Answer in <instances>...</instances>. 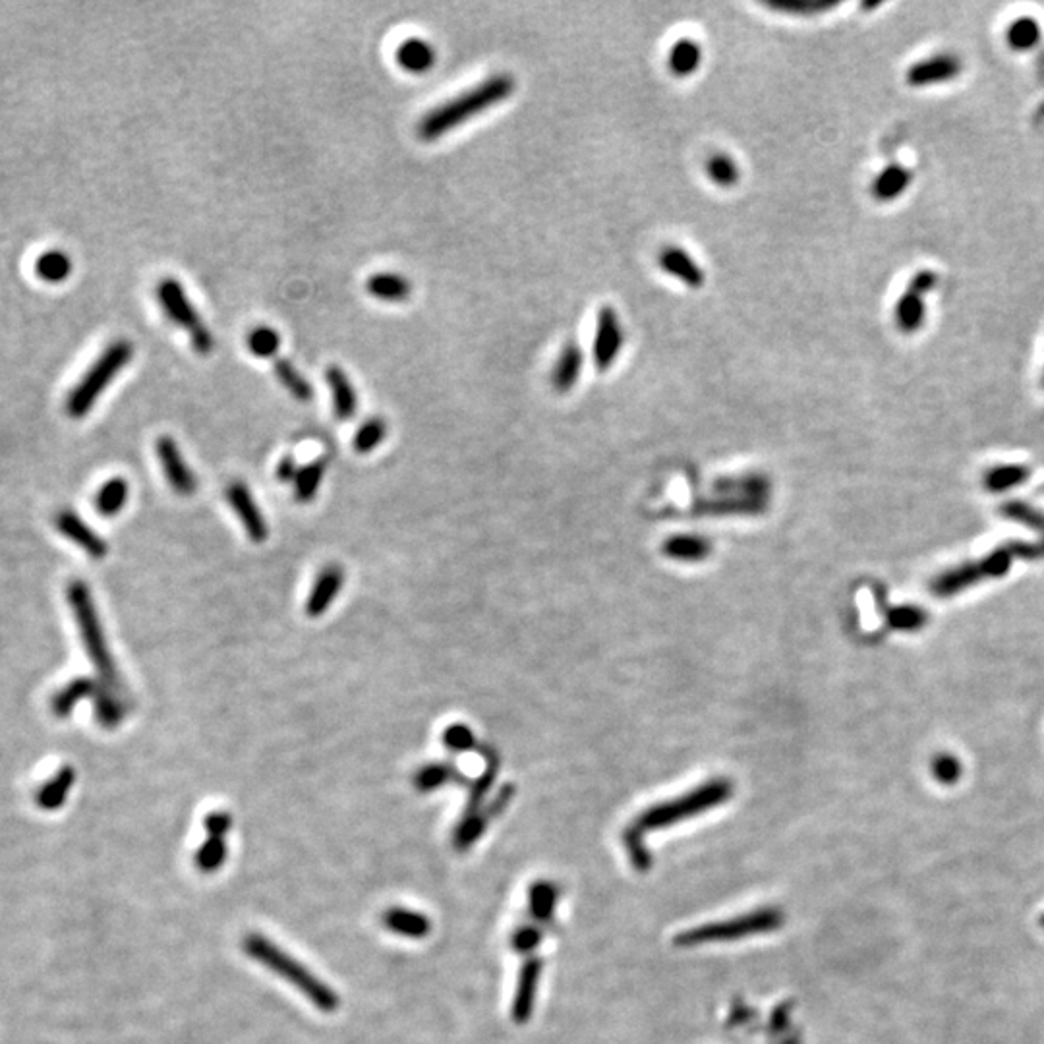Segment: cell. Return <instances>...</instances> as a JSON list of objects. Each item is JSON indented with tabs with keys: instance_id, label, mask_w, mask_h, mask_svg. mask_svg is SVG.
I'll use <instances>...</instances> for the list:
<instances>
[{
	"instance_id": "obj_1",
	"label": "cell",
	"mask_w": 1044,
	"mask_h": 1044,
	"mask_svg": "<svg viewBox=\"0 0 1044 1044\" xmlns=\"http://www.w3.org/2000/svg\"><path fill=\"white\" fill-rule=\"evenodd\" d=\"M517 87L511 74H493L478 86L464 91L463 95L435 107L418 124V136L424 142H435L451 130L459 128L466 120L490 111L495 105L507 101Z\"/></svg>"
},
{
	"instance_id": "obj_2",
	"label": "cell",
	"mask_w": 1044,
	"mask_h": 1044,
	"mask_svg": "<svg viewBox=\"0 0 1044 1044\" xmlns=\"http://www.w3.org/2000/svg\"><path fill=\"white\" fill-rule=\"evenodd\" d=\"M242 948L256 963H260L271 973L285 979L298 992H302L319 1012L333 1014L339 1010V1006H341L339 994L327 983H323L318 975H314L304 963H300L296 957L281 950L267 936L252 932L244 938Z\"/></svg>"
},
{
	"instance_id": "obj_3",
	"label": "cell",
	"mask_w": 1044,
	"mask_h": 1044,
	"mask_svg": "<svg viewBox=\"0 0 1044 1044\" xmlns=\"http://www.w3.org/2000/svg\"><path fill=\"white\" fill-rule=\"evenodd\" d=\"M66 596H68L70 608L74 611V617H76V623L80 629V637L84 640L91 664L97 669L101 683H105L107 687L116 691L120 687V677L116 671L115 660L109 652L105 633L101 627V619L97 615L89 586L82 580H72L68 584Z\"/></svg>"
},
{
	"instance_id": "obj_4",
	"label": "cell",
	"mask_w": 1044,
	"mask_h": 1044,
	"mask_svg": "<svg viewBox=\"0 0 1044 1044\" xmlns=\"http://www.w3.org/2000/svg\"><path fill=\"white\" fill-rule=\"evenodd\" d=\"M134 358V345L126 339H116L105 348L99 358L91 364L86 376L82 377L76 387L66 397V414L70 418H84L91 412L97 399Z\"/></svg>"
},
{
	"instance_id": "obj_5",
	"label": "cell",
	"mask_w": 1044,
	"mask_h": 1044,
	"mask_svg": "<svg viewBox=\"0 0 1044 1044\" xmlns=\"http://www.w3.org/2000/svg\"><path fill=\"white\" fill-rule=\"evenodd\" d=\"M731 793H733V787L727 780H712V782L696 787L695 791L689 795H683L675 801L662 803V805H656V807L642 812L635 822V828H638L642 834L646 830L667 828L671 824H677L700 812L720 807L731 797Z\"/></svg>"
},
{
	"instance_id": "obj_6",
	"label": "cell",
	"mask_w": 1044,
	"mask_h": 1044,
	"mask_svg": "<svg viewBox=\"0 0 1044 1044\" xmlns=\"http://www.w3.org/2000/svg\"><path fill=\"white\" fill-rule=\"evenodd\" d=\"M782 925V911L766 907V909H758V911L735 917V919L685 930V932L677 934L675 942H677V946H702V944H714V942H731V940H741L747 936L776 932Z\"/></svg>"
},
{
	"instance_id": "obj_7",
	"label": "cell",
	"mask_w": 1044,
	"mask_h": 1044,
	"mask_svg": "<svg viewBox=\"0 0 1044 1044\" xmlns=\"http://www.w3.org/2000/svg\"><path fill=\"white\" fill-rule=\"evenodd\" d=\"M155 294H157V302L163 308V312L167 314V318L188 333L192 348L202 356H209L215 348L213 333L203 323L202 316L196 312V308L192 306L184 287L173 277H167L157 285Z\"/></svg>"
},
{
	"instance_id": "obj_8",
	"label": "cell",
	"mask_w": 1044,
	"mask_h": 1044,
	"mask_svg": "<svg viewBox=\"0 0 1044 1044\" xmlns=\"http://www.w3.org/2000/svg\"><path fill=\"white\" fill-rule=\"evenodd\" d=\"M1014 559V551L1010 548V544H1006L1000 550L992 551L990 555H986L975 563H965L961 567L942 573L940 577L932 580L930 592L938 598H948V596L959 594L965 588H971L973 584H977L981 580L1004 577L1010 571Z\"/></svg>"
},
{
	"instance_id": "obj_9",
	"label": "cell",
	"mask_w": 1044,
	"mask_h": 1044,
	"mask_svg": "<svg viewBox=\"0 0 1044 1044\" xmlns=\"http://www.w3.org/2000/svg\"><path fill=\"white\" fill-rule=\"evenodd\" d=\"M936 285L938 275L930 269H921L909 279L894 308V321L901 333L913 335L923 329L927 321V296Z\"/></svg>"
},
{
	"instance_id": "obj_10",
	"label": "cell",
	"mask_w": 1044,
	"mask_h": 1044,
	"mask_svg": "<svg viewBox=\"0 0 1044 1044\" xmlns=\"http://www.w3.org/2000/svg\"><path fill=\"white\" fill-rule=\"evenodd\" d=\"M963 72V62L954 53H938L917 60L905 72V82L913 89L942 86L954 82Z\"/></svg>"
},
{
	"instance_id": "obj_11",
	"label": "cell",
	"mask_w": 1044,
	"mask_h": 1044,
	"mask_svg": "<svg viewBox=\"0 0 1044 1044\" xmlns=\"http://www.w3.org/2000/svg\"><path fill=\"white\" fill-rule=\"evenodd\" d=\"M623 348V327L615 308L604 306L596 319L592 360L600 372H608Z\"/></svg>"
},
{
	"instance_id": "obj_12",
	"label": "cell",
	"mask_w": 1044,
	"mask_h": 1044,
	"mask_svg": "<svg viewBox=\"0 0 1044 1044\" xmlns=\"http://www.w3.org/2000/svg\"><path fill=\"white\" fill-rule=\"evenodd\" d=\"M155 451H157L159 463L163 466V472L174 492L180 493V495H192L198 490L196 474L188 468L173 437H167V435L159 437L155 443Z\"/></svg>"
},
{
	"instance_id": "obj_13",
	"label": "cell",
	"mask_w": 1044,
	"mask_h": 1044,
	"mask_svg": "<svg viewBox=\"0 0 1044 1044\" xmlns=\"http://www.w3.org/2000/svg\"><path fill=\"white\" fill-rule=\"evenodd\" d=\"M227 499H229L232 511L236 513V517L244 524V530L250 536V540L256 542V544L265 542V538H267V522L263 519L260 507L254 501L250 490L242 482H234L227 490Z\"/></svg>"
},
{
	"instance_id": "obj_14",
	"label": "cell",
	"mask_w": 1044,
	"mask_h": 1044,
	"mask_svg": "<svg viewBox=\"0 0 1044 1044\" xmlns=\"http://www.w3.org/2000/svg\"><path fill=\"white\" fill-rule=\"evenodd\" d=\"M55 526L62 536H66L76 546H80L91 559H103L107 555V550H109L107 542L101 536H97L74 511H70V509L58 511Z\"/></svg>"
},
{
	"instance_id": "obj_15",
	"label": "cell",
	"mask_w": 1044,
	"mask_h": 1044,
	"mask_svg": "<svg viewBox=\"0 0 1044 1044\" xmlns=\"http://www.w3.org/2000/svg\"><path fill=\"white\" fill-rule=\"evenodd\" d=\"M658 263L669 277L677 279L689 289H702L706 283V273L702 267L689 252L679 246H667L666 250H662Z\"/></svg>"
},
{
	"instance_id": "obj_16",
	"label": "cell",
	"mask_w": 1044,
	"mask_h": 1044,
	"mask_svg": "<svg viewBox=\"0 0 1044 1044\" xmlns=\"http://www.w3.org/2000/svg\"><path fill=\"white\" fill-rule=\"evenodd\" d=\"M540 973H542V963L536 957H530L522 965L521 973H519V983H517V992H515V1000H513V1019H515V1023H521V1025L526 1023L530 1019L532 1012H534Z\"/></svg>"
},
{
	"instance_id": "obj_17",
	"label": "cell",
	"mask_w": 1044,
	"mask_h": 1044,
	"mask_svg": "<svg viewBox=\"0 0 1044 1044\" xmlns=\"http://www.w3.org/2000/svg\"><path fill=\"white\" fill-rule=\"evenodd\" d=\"M343 582H345V575H343L341 567H337V565L325 567L312 586V592L306 602V613L310 617L323 615L337 600V596L343 588Z\"/></svg>"
},
{
	"instance_id": "obj_18",
	"label": "cell",
	"mask_w": 1044,
	"mask_h": 1044,
	"mask_svg": "<svg viewBox=\"0 0 1044 1044\" xmlns=\"http://www.w3.org/2000/svg\"><path fill=\"white\" fill-rule=\"evenodd\" d=\"M913 182V173L905 165L890 163L874 176L870 184V194L874 200L882 203L896 202L901 198Z\"/></svg>"
},
{
	"instance_id": "obj_19",
	"label": "cell",
	"mask_w": 1044,
	"mask_h": 1044,
	"mask_svg": "<svg viewBox=\"0 0 1044 1044\" xmlns=\"http://www.w3.org/2000/svg\"><path fill=\"white\" fill-rule=\"evenodd\" d=\"M381 919L389 932L405 936L410 940H422V938L430 936V932H432L430 917L420 911H414V909L389 907Z\"/></svg>"
},
{
	"instance_id": "obj_20",
	"label": "cell",
	"mask_w": 1044,
	"mask_h": 1044,
	"mask_svg": "<svg viewBox=\"0 0 1044 1044\" xmlns=\"http://www.w3.org/2000/svg\"><path fill=\"white\" fill-rule=\"evenodd\" d=\"M325 379L331 389L335 416L343 422L350 420L356 414L358 399H356V391L352 387V381L348 379L347 372L339 366H329L325 372Z\"/></svg>"
},
{
	"instance_id": "obj_21",
	"label": "cell",
	"mask_w": 1044,
	"mask_h": 1044,
	"mask_svg": "<svg viewBox=\"0 0 1044 1044\" xmlns=\"http://www.w3.org/2000/svg\"><path fill=\"white\" fill-rule=\"evenodd\" d=\"M582 364H584V352L577 343H569L561 348L559 358L553 366V374H551L553 387L559 393L571 391L575 387V383L579 381Z\"/></svg>"
},
{
	"instance_id": "obj_22",
	"label": "cell",
	"mask_w": 1044,
	"mask_h": 1044,
	"mask_svg": "<svg viewBox=\"0 0 1044 1044\" xmlns=\"http://www.w3.org/2000/svg\"><path fill=\"white\" fill-rule=\"evenodd\" d=\"M99 689V681L91 677H76L66 687H62L51 700V710L57 718H68L78 702L93 698Z\"/></svg>"
},
{
	"instance_id": "obj_23",
	"label": "cell",
	"mask_w": 1044,
	"mask_h": 1044,
	"mask_svg": "<svg viewBox=\"0 0 1044 1044\" xmlns=\"http://www.w3.org/2000/svg\"><path fill=\"white\" fill-rule=\"evenodd\" d=\"M702 64V47L695 39L683 37L675 41L667 53V68L677 78H689Z\"/></svg>"
},
{
	"instance_id": "obj_24",
	"label": "cell",
	"mask_w": 1044,
	"mask_h": 1044,
	"mask_svg": "<svg viewBox=\"0 0 1044 1044\" xmlns=\"http://www.w3.org/2000/svg\"><path fill=\"white\" fill-rule=\"evenodd\" d=\"M435 49L432 43L412 37L401 43L397 49V62L401 68H405L410 74H424L430 72L435 64Z\"/></svg>"
},
{
	"instance_id": "obj_25",
	"label": "cell",
	"mask_w": 1044,
	"mask_h": 1044,
	"mask_svg": "<svg viewBox=\"0 0 1044 1044\" xmlns=\"http://www.w3.org/2000/svg\"><path fill=\"white\" fill-rule=\"evenodd\" d=\"M91 702L95 708L97 722L105 729H115L126 718L128 708H126L122 696L118 695L115 689L107 687L105 683H99V689L91 698Z\"/></svg>"
},
{
	"instance_id": "obj_26",
	"label": "cell",
	"mask_w": 1044,
	"mask_h": 1044,
	"mask_svg": "<svg viewBox=\"0 0 1044 1044\" xmlns=\"http://www.w3.org/2000/svg\"><path fill=\"white\" fill-rule=\"evenodd\" d=\"M368 292L383 302H405L412 294V283L399 273H374L366 281Z\"/></svg>"
},
{
	"instance_id": "obj_27",
	"label": "cell",
	"mask_w": 1044,
	"mask_h": 1044,
	"mask_svg": "<svg viewBox=\"0 0 1044 1044\" xmlns=\"http://www.w3.org/2000/svg\"><path fill=\"white\" fill-rule=\"evenodd\" d=\"M1043 41V28L1033 16H1019L1006 29V43L1015 53H1029Z\"/></svg>"
},
{
	"instance_id": "obj_28",
	"label": "cell",
	"mask_w": 1044,
	"mask_h": 1044,
	"mask_svg": "<svg viewBox=\"0 0 1044 1044\" xmlns=\"http://www.w3.org/2000/svg\"><path fill=\"white\" fill-rule=\"evenodd\" d=\"M76 782V772L74 768L70 766H64L62 770H58L57 776L51 778L49 782L45 783L39 793H37V805L41 809H47V811H55L60 809L64 799L68 797L72 785Z\"/></svg>"
},
{
	"instance_id": "obj_29",
	"label": "cell",
	"mask_w": 1044,
	"mask_h": 1044,
	"mask_svg": "<svg viewBox=\"0 0 1044 1044\" xmlns=\"http://www.w3.org/2000/svg\"><path fill=\"white\" fill-rule=\"evenodd\" d=\"M275 376L296 401L310 403L314 399V389H312L310 381L296 370V366L290 362L289 358L275 360Z\"/></svg>"
},
{
	"instance_id": "obj_30",
	"label": "cell",
	"mask_w": 1044,
	"mask_h": 1044,
	"mask_svg": "<svg viewBox=\"0 0 1044 1044\" xmlns=\"http://www.w3.org/2000/svg\"><path fill=\"white\" fill-rule=\"evenodd\" d=\"M1031 476V468L1023 464H1006L994 466L985 474V488L988 492L1000 493L1021 486Z\"/></svg>"
},
{
	"instance_id": "obj_31",
	"label": "cell",
	"mask_w": 1044,
	"mask_h": 1044,
	"mask_svg": "<svg viewBox=\"0 0 1044 1044\" xmlns=\"http://www.w3.org/2000/svg\"><path fill=\"white\" fill-rule=\"evenodd\" d=\"M128 482L124 478H111L95 497V509L103 517H116L128 501Z\"/></svg>"
},
{
	"instance_id": "obj_32",
	"label": "cell",
	"mask_w": 1044,
	"mask_h": 1044,
	"mask_svg": "<svg viewBox=\"0 0 1044 1044\" xmlns=\"http://www.w3.org/2000/svg\"><path fill=\"white\" fill-rule=\"evenodd\" d=\"M72 273V260L60 252L49 250L35 260V275L45 283H64Z\"/></svg>"
},
{
	"instance_id": "obj_33",
	"label": "cell",
	"mask_w": 1044,
	"mask_h": 1044,
	"mask_svg": "<svg viewBox=\"0 0 1044 1044\" xmlns=\"http://www.w3.org/2000/svg\"><path fill=\"white\" fill-rule=\"evenodd\" d=\"M325 476V459H316L302 466L294 480V495L300 503H310L318 495L321 480Z\"/></svg>"
},
{
	"instance_id": "obj_34",
	"label": "cell",
	"mask_w": 1044,
	"mask_h": 1044,
	"mask_svg": "<svg viewBox=\"0 0 1044 1044\" xmlns=\"http://www.w3.org/2000/svg\"><path fill=\"white\" fill-rule=\"evenodd\" d=\"M486 756V770L484 774L472 783L470 787V797H468V803H466V811L464 814H476L480 812V807L488 795V791L492 789L493 780H495V774H497V766H499V760H497V754L490 751V749H484L482 751Z\"/></svg>"
},
{
	"instance_id": "obj_35",
	"label": "cell",
	"mask_w": 1044,
	"mask_h": 1044,
	"mask_svg": "<svg viewBox=\"0 0 1044 1044\" xmlns=\"http://www.w3.org/2000/svg\"><path fill=\"white\" fill-rule=\"evenodd\" d=\"M664 553L679 561H702L710 553V544L696 536H675L664 544Z\"/></svg>"
},
{
	"instance_id": "obj_36",
	"label": "cell",
	"mask_w": 1044,
	"mask_h": 1044,
	"mask_svg": "<svg viewBox=\"0 0 1044 1044\" xmlns=\"http://www.w3.org/2000/svg\"><path fill=\"white\" fill-rule=\"evenodd\" d=\"M557 903V890L546 880H538L528 890V907L534 919L551 921Z\"/></svg>"
},
{
	"instance_id": "obj_37",
	"label": "cell",
	"mask_w": 1044,
	"mask_h": 1044,
	"mask_svg": "<svg viewBox=\"0 0 1044 1044\" xmlns=\"http://www.w3.org/2000/svg\"><path fill=\"white\" fill-rule=\"evenodd\" d=\"M453 780H461L459 772L453 766H449V764H428V766H422L416 772L414 785H416V789L420 793H432L435 789H439L441 785L453 782Z\"/></svg>"
},
{
	"instance_id": "obj_38",
	"label": "cell",
	"mask_w": 1044,
	"mask_h": 1044,
	"mask_svg": "<svg viewBox=\"0 0 1044 1044\" xmlns=\"http://www.w3.org/2000/svg\"><path fill=\"white\" fill-rule=\"evenodd\" d=\"M706 174L716 186L733 188V186H737V182L741 178V169H739L737 161L733 157H729L727 153H716L706 163Z\"/></svg>"
},
{
	"instance_id": "obj_39",
	"label": "cell",
	"mask_w": 1044,
	"mask_h": 1044,
	"mask_svg": "<svg viewBox=\"0 0 1044 1044\" xmlns=\"http://www.w3.org/2000/svg\"><path fill=\"white\" fill-rule=\"evenodd\" d=\"M229 845L223 838H207L196 851V865L205 874H213L227 863Z\"/></svg>"
},
{
	"instance_id": "obj_40",
	"label": "cell",
	"mask_w": 1044,
	"mask_h": 1044,
	"mask_svg": "<svg viewBox=\"0 0 1044 1044\" xmlns=\"http://www.w3.org/2000/svg\"><path fill=\"white\" fill-rule=\"evenodd\" d=\"M486 826H488V818H486L484 812L463 814V820H461V824L457 826V830H455V838H453L455 849H457V851H466L468 847H472L476 841L482 838Z\"/></svg>"
},
{
	"instance_id": "obj_41",
	"label": "cell",
	"mask_w": 1044,
	"mask_h": 1044,
	"mask_svg": "<svg viewBox=\"0 0 1044 1044\" xmlns=\"http://www.w3.org/2000/svg\"><path fill=\"white\" fill-rule=\"evenodd\" d=\"M1000 515L1010 521L1025 524L1027 528L1039 532L1044 540V513H1041L1039 509H1035L1027 503H1021V501H1008L1000 507Z\"/></svg>"
},
{
	"instance_id": "obj_42",
	"label": "cell",
	"mask_w": 1044,
	"mask_h": 1044,
	"mask_svg": "<svg viewBox=\"0 0 1044 1044\" xmlns=\"http://www.w3.org/2000/svg\"><path fill=\"white\" fill-rule=\"evenodd\" d=\"M246 343H248V350L256 358H273V356H277V352L281 348V337L271 327H256L254 331H250Z\"/></svg>"
},
{
	"instance_id": "obj_43",
	"label": "cell",
	"mask_w": 1044,
	"mask_h": 1044,
	"mask_svg": "<svg viewBox=\"0 0 1044 1044\" xmlns=\"http://www.w3.org/2000/svg\"><path fill=\"white\" fill-rule=\"evenodd\" d=\"M886 619L894 631H917V629L925 627L927 613L915 606H898V608L888 609Z\"/></svg>"
},
{
	"instance_id": "obj_44",
	"label": "cell",
	"mask_w": 1044,
	"mask_h": 1044,
	"mask_svg": "<svg viewBox=\"0 0 1044 1044\" xmlns=\"http://www.w3.org/2000/svg\"><path fill=\"white\" fill-rule=\"evenodd\" d=\"M766 4L772 10L797 14V16H814V14H820V12H826L834 6H838V2H830V0H768Z\"/></svg>"
},
{
	"instance_id": "obj_45",
	"label": "cell",
	"mask_w": 1044,
	"mask_h": 1044,
	"mask_svg": "<svg viewBox=\"0 0 1044 1044\" xmlns=\"http://www.w3.org/2000/svg\"><path fill=\"white\" fill-rule=\"evenodd\" d=\"M387 434V426L381 418H372L368 422H364L358 432L354 435V449L358 453H372L376 449L377 445L385 439Z\"/></svg>"
},
{
	"instance_id": "obj_46",
	"label": "cell",
	"mask_w": 1044,
	"mask_h": 1044,
	"mask_svg": "<svg viewBox=\"0 0 1044 1044\" xmlns=\"http://www.w3.org/2000/svg\"><path fill=\"white\" fill-rule=\"evenodd\" d=\"M930 772L936 782L942 783V785H952L961 778V762L954 754H936L930 762Z\"/></svg>"
},
{
	"instance_id": "obj_47",
	"label": "cell",
	"mask_w": 1044,
	"mask_h": 1044,
	"mask_svg": "<svg viewBox=\"0 0 1044 1044\" xmlns=\"http://www.w3.org/2000/svg\"><path fill=\"white\" fill-rule=\"evenodd\" d=\"M443 745L451 753H466L476 747V737L466 725L453 724L443 731Z\"/></svg>"
},
{
	"instance_id": "obj_48",
	"label": "cell",
	"mask_w": 1044,
	"mask_h": 1044,
	"mask_svg": "<svg viewBox=\"0 0 1044 1044\" xmlns=\"http://www.w3.org/2000/svg\"><path fill=\"white\" fill-rule=\"evenodd\" d=\"M623 840H625L627 851H629V857H631L635 869L642 870V872L650 869V865H652V857H650V853H648V849H646V845H644V841H642V832L633 826V828L625 830Z\"/></svg>"
},
{
	"instance_id": "obj_49",
	"label": "cell",
	"mask_w": 1044,
	"mask_h": 1044,
	"mask_svg": "<svg viewBox=\"0 0 1044 1044\" xmlns=\"http://www.w3.org/2000/svg\"><path fill=\"white\" fill-rule=\"evenodd\" d=\"M203 828L209 834V838H223L225 840V836L231 832L232 816L225 811L209 812L205 816V820H203Z\"/></svg>"
},
{
	"instance_id": "obj_50",
	"label": "cell",
	"mask_w": 1044,
	"mask_h": 1044,
	"mask_svg": "<svg viewBox=\"0 0 1044 1044\" xmlns=\"http://www.w3.org/2000/svg\"><path fill=\"white\" fill-rule=\"evenodd\" d=\"M540 940H542V932H540L538 928L522 927L513 934L511 944H513L515 952H519V954H528V952H532V950L538 948Z\"/></svg>"
},
{
	"instance_id": "obj_51",
	"label": "cell",
	"mask_w": 1044,
	"mask_h": 1044,
	"mask_svg": "<svg viewBox=\"0 0 1044 1044\" xmlns=\"http://www.w3.org/2000/svg\"><path fill=\"white\" fill-rule=\"evenodd\" d=\"M513 795H515L513 785H505V787L497 793V797L493 799L492 803L488 805V809L484 812L486 818L490 820V816H497V814H501V812L505 811V807H507V803L511 801Z\"/></svg>"
},
{
	"instance_id": "obj_52",
	"label": "cell",
	"mask_w": 1044,
	"mask_h": 1044,
	"mask_svg": "<svg viewBox=\"0 0 1044 1044\" xmlns=\"http://www.w3.org/2000/svg\"><path fill=\"white\" fill-rule=\"evenodd\" d=\"M298 470H300V468H296L294 459H292V457H285V459L281 461V464H279V468H277V476H279L281 482H294L296 476H298Z\"/></svg>"
},
{
	"instance_id": "obj_53",
	"label": "cell",
	"mask_w": 1044,
	"mask_h": 1044,
	"mask_svg": "<svg viewBox=\"0 0 1044 1044\" xmlns=\"http://www.w3.org/2000/svg\"><path fill=\"white\" fill-rule=\"evenodd\" d=\"M1041 925H1043V927H1044V915H1043V919H1041Z\"/></svg>"
},
{
	"instance_id": "obj_54",
	"label": "cell",
	"mask_w": 1044,
	"mask_h": 1044,
	"mask_svg": "<svg viewBox=\"0 0 1044 1044\" xmlns=\"http://www.w3.org/2000/svg\"><path fill=\"white\" fill-rule=\"evenodd\" d=\"M1043 387H1044V374H1043Z\"/></svg>"
}]
</instances>
